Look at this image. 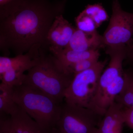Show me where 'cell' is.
Listing matches in <instances>:
<instances>
[{
	"label": "cell",
	"mask_w": 133,
	"mask_h": 133,
	"mask_svg": "<svg viewBox=\"0 0 133 133\" xmlns=\"http://www.w3.org/2000/svg\"><path fill=\"white\" fill-rule=\"evenodd\" d=\"M64 1L26 0L0 17V50L3 56L25 54L34 45L49 49L47 37Z\"/></svg>",
	"instance_id": "1"
},
{
	"label": "cell",
	"mask_w": 133,
	"mask_h": 133,
	"mask_svg": "<svg viewBox=\"0 0 133 133\" xmlns=\"http://www.w3.org/2000/svg\"><path fill=\"white\" fill-rule=\"evenodd\" d=\"M74 77L49 49L43 48L38 62L25 74L23 84L37 88L62 104Z\"/></svg>",
	"instance_id": "2"
},
{
	"label": "cell",
	"mask_w": 133,
	"mask_h": 133,
	"mask_svg": "<svg viewBox=\"0 0 133 133\" xmlns=\"http://www.w3.org/2000/svg\"><path fill=\"white\" fill-rule=\"evenodd\" d=\"M15 102L42 128L49 131L59 119L62 104L28 84L13 87Z\"/></svg>",
	"instance_id": "3"
},
{
	"label": "cell",
	"mask_w": 133,
	"mask_h": 133,
	"mask_svg": "<svg viewBox=\"0 0 133 133\" xmlns=\"http://www.w3.org/2000/svg\"><path fill=\"white\" fill-rule=\"evenodd\" d=\"M107 61L75 75L65 94V102L90 108L97 91L99 81Z\"/></svg>",
	"instance_id": "4"
},
{
	"label": "cell",
	"mask_w": 133,
	"mask_h": 133,
	"mask_svg": "<svg viewBox=\"0 0 133 133\" xmlns=\"http://www.w3.org/2000/svg\"><path fill=\"white\" fill-rule=\"evenodd\" d=\"M102 117L90 108L65 102L55 127L62 133H96Z\"/></svg>",
	"instance_id": "5"
},
{
	"label": "cell",
	"mask_w": 133,
	"mask_h": 133,
	"mask_svg": "<svg viewBox=\"0 0 133 133\" xmlns=\"http://www.w3.org/2000/svg\"><path fill=\"white\" fill-rule=\"evenodd\" d=\"M42 48L40 45H34L25 54L14 57L1 56L0 79L2 83L13 87L22 84L24 72L36 64Z\"/></svg>",
	"instance_id": "6"
},
{
	"label": "cell",
	"mask_w": 133,
	"mask_h": 133,
	"mask_svg": "<svg viewBox=\"0 0 133 133\" xmlns=\"http://www.w3.org/2000/svg\"><path fill=\"white\" fill-rule=\"evenodd\" d=\"M133 37V14L122 10L118 0H114L109 24L102 36L105 48L129 47Z\"/></svg>",
	"instance_id": "7"
},
{
	"label": "cell",
	"mask_w": 133,
	"mask_h": 133,
	"mask_svg": "<svg viewBox=\"0 0 133 133\" xmlns=\"http://www.w3.org/2000/svg\"><path fill=\"white\" fill-rule=\"evenodd\" d=\"M128 51V47L126 46L107 47L105 52L110 56V62L100 77L97 91L90 108L105 89L124 73L122 64L124 59L127 57Z\"/></svg>",
	"instance_id": "8"
},
{
	"label": "cell",
	"mask_w": 133,
	"mask_h": 133,
	"mask_svg": "<svg viewBox=\"0 0 133 133\" xmlns=\"http://www.w3.org/2000/svg\"><path fill=\"white\" fill-rule=\"evenodd\" d=\"M19 107L14 114L0 113V133H49Z\"/></svg>",
	"instance_id": "9"
},
{
	"label": "cell",
	"mask_w": 133,
	"mask_h": 133,
	"mask_svg": "<svg viewBox=\"0 0 133 133\" xmlns=\"http://www.w3.org/2000/svg\"><path fill=\"white\" fill-rule=\"evenodd\" d=\"M63 16H58L50 28L47 37L49 50H58L65 49L76 29Z\"/></svg>",
	"instance_id": "10"
},
{
	"label": "cell",
	"mask_w": 133,
	"mask_h": 133,
	"mask_svg": "<svg viewBox=\"0 0 133 133\" xmlns=\"http://www.w3.org/2000/svg\"><path fill=\"white\" fill-rule=\"evenodd\" d=\"M123 111L120 104L114 102L102 116L96 133H122L125 124Z\"/></svg>",
	"instance_id": "11"
},
{
	"label": "cell",
	"mask_w": 133,
	"mask_h": 133,
	"mask_svg": "<svg viewBox=\"0 0 133 133\" xmlns=\"http://www.w3.org/2000/svg\"><path fill=\"white\" fill-rule=\"evenodd\" d=\"M104 48L102 36L97 31L86 33L76 28L66 48L75 51H85Z\"/></svg>",
	"instance_id": "12"
},
{
	"label": "cell",
	"mask_w": 133,
	"mask_h": 133,
	"mask_svg": "<svg viewBox=\"0 0 133 133\" xmlns=\"http://www.w3.org/2000/svg\"><path fill=\"white\" fill-rule=\"evenodd\" d=\"M124 83L123 73L105 89L99 97L93 103L90 109L103 116L109 107L115 102L116 97L122 90Z\"/></svg>",
	"instance_id": "13"
},
{
	"label": "cell",
	"mask_w": 133,
	"mask_h": 133,
	"mask_svg": "<svg viewBox=\"0 0 133 133\" xmlns=\"http://www.w3.org/2000/svg\"><path fill=\"white\" fill-rule=\"evenodd\" d=\"M49 51L57 58L65 68L84 59L99 57L100 55L99 50L77 51L65 48L58 50Z\"/></svg>",
	"instance_id": "14"
},
{
	"label": "cell",
	"mask_w": 133,
	"mask_h": 133,
	"mask_svg": "<svg viewBox=\"0 0 133 133\" xmlns=\"http://www.w3.org/2000/svg\"><path fill=\"white\" fill-rule=\"evenodd\" d=\"M13 87L3 83L0 84V113L11 115L18 111L19 106L13 98Z\"/></svg>",
	"instance_id": "15"
},
{
	"label": "cell",
	"mask_w": 133,
	"mask_h": 133,
	"mask_svg": "<svg viewBox=\"0 0 133 133\" xmlns=\"http://www.w3.org/2000/svg\"><path fill=\"white\" fill-rule=\"evenodd\" d=\"M124 86L115 102L124 108H133V71H124Z\"/></svg>",
	"instance_id": "16"
},
{
	"label": "cell",
	"mask_w": 133,
	"mask_h": 133,
	"mask_svg": "<svg viewBox=\"0 0 133 133\" xmlns=\"http://www.w3.org/2000/svg\"><path fill=\"white\" fill-rule=\"evenodd\" d=\"M83 12L92 18L98 28L109 17L105 10L99 4L88 5Z\"/></svg>",
	"instance_id": "17"
},
{
	"label": "cell",
	"mask_w": 133,
	"mask_h": 133,
	"mask_svg": "<svg viewBox=\"0 0 133 133\" xmlns=\"http://www.w3.org/2000/svg\"><path fill=\"white\" fill-rule=\"evenodd\" d=\"M75 22L77 29L86 33L97 31L98 28L92 18L83 11L76 17Z\"/></svg>",
	"instance_id": "18"
},
{
	"label": "cell",
	"mask_w": 133,
	"mask_h": 133,
	"mask_svg": "<svg viewBox=\"0 0 133 133\" xmlns=\"http://www.w3.org/2000/svg\"><path fill=\"white\" fill-rule=\"evenodd\" d=\"M99 57H95L77 62L65 68L68 72L74 76L76 74L91 68L98 61Z\"/></svg>",
	"instance_id": "19"
},
{
	"label": "cell",
	"mask_w": 133,
	"mask_h": 133,
	"mask_svg": "<svg viewBox=\"0 0 133 133\" xmlns=\"http://www.w3.org/2000/svg\"><path fill=\"white\" fill-rule=\"evenodd\" d=\"M26 0H0V16L4 15Z\"/></svg>",
	"instance_id": "20"
},
{
	"label": "cell",
	"mask_w": 133,
	"mask_h": 133,
	"mask_svg": "<svg viewBox=\"0 0 133 133\" xmlns=\"http://www.w3.org/2000/svg\"><path fill=\"white\" fill-rule=\"evenodd\" d=\"M123 113L125 124L133 130V108H124Z\"/></svg>",
	"instance_id": "21"
},
{
	"label": "cell",
	"mask_w": 133,
	"mask_h": 133,
	"mask_svg": "<svg viewBox=\"0 0 133 133\" xmlns=\"http://www.w3.org/2000/svg\"><path fill=\"white\" fill-rule=\"evenodd\" d=\"M127 57L133 60V44L128 47Z\"/></svg>",
	"instance_id": "22"
},
{
	"label": "cell",
	"mask_w": 133,
	"mask_h": 133,
	"mask_svg": "<svg viewBox=\"0 0 133 133\" xmlns=\"http://www.w3.org/2000/svg\"><path fill=\"white\" fill-rule=\"evenodd\" d=\"M49 133H62L56 127L53 128L49 131Z\"/></svg>",
	"instance_id": "23"
}]
</instances>
